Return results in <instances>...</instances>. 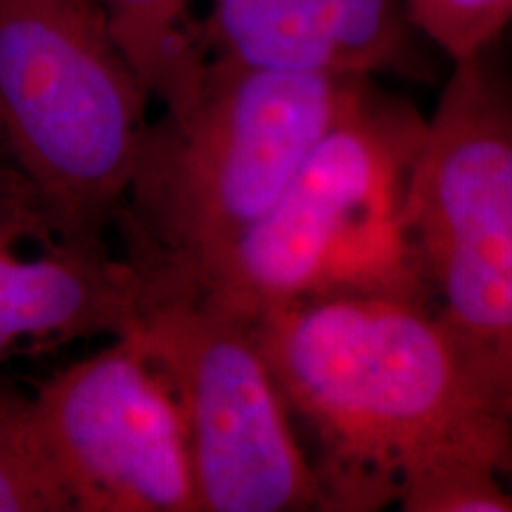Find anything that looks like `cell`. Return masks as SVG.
<instances>
[{
	"label": "cell",
	"mask_w": 512,
	"mask_h": 512,
	"mask_svg": "<svg viewBox=\"0 0 512 512\" xmlns=\"http://www.w3.org/2000/svg\"><path fill=\"white\" fill-rule=\"evenodd\" d=\"M396 503L406 512H512V489L496 465L441 458L408 472Z\"/></svg>",
	"instance_id": "7c38bea8"
},
{
	"label": "cell",
	"mask_w": 512,
	"mask_h": 512,
	"mask_svg": "<svg viewBox=\"0 0 512 512\" xmlns=\"http://www.w3.org/2000/svg\"><path fill=\"white\" fill-rule=\"evenodd\" d=\"M204 57L275 72L377 79L430 74L408 0H207L190 22Z\"/></svg>",
	"instance_id": "9c48e42d"
},
{
	"label": "cell",
	"mask_w": 512,
	"mask_h": 512,
	"mask_svg": "<svg viewBox=\"0 0 512 512\" xmlns=\"http://www.w3.org/2000/svg\"><path fill=\"white\" fill-rule=\"evenodd\" d=\"M254 335L316 444L323 510L389 508L408 472L441 458L505 470L510 415L420 299H313L259 318Z\"/></svg>",
	"instance_id": "6da1fadb"
},
{
	"label": "cell",
	"mask_w": 512,
	"mask_h": 512,
	"mask_svg": "<svg viewBox=\"0 0 512 512\" xmlns=\"http://www.w3.org/2000/svg\"><path fill=\"white\" fill-rule=\"evenodd\" d=\"M31 418L69 512H200L183 413L133 335L43 382Z\"/></svg>",
	"instance_id": "52a82bcc"
},
{
	"label": "cell",
	"mask_w": 512,
	"mask_h": 512,
	"mask_svg": "<svg viewBox=\"0 0 512 512\" xmlns=\"http://www.w3.org/2000/svg\"><path fill=\"white\" fill-rule=\"evenodd\" d=\"M425 124L411 102L368 81L271 209L178 297L249 323L344 294H396L427 304L403 230L406 185Z\"/></svg>",
	"instance_id": "3957f363"
},
{
	"label": "cell",
	"mask_w": 512,
	"mask_h": 512,
	"mask_svg": "<svg viewBox=\"0 0 512 512\" xmlns=\"http://www.w3.org/2000/svg\"><path fill=\"white\" fill-rule=\"evenodd\" d=\"M150 102L100 0H0V138L74 245L110 249Z\"/></svg>",
	"instance_id": "277c9868"
},
{
	"label": "cell",
	"mask_w": 512,
	"mask_h": 512,
	"mask_svg": "<svg viewBox=\"0 0 512 512\" xmlns=\"http://www.w3.org/2000/svg\"><path fill=\"white\" fill-rule=\"evenodd\" d=\"M0 152H5V155H8V150H5V145H3V138H0ZM10 157V155H8Z\"/></svg>",
	"instance_id": "9a60e30c"
},
{
	"label": "cell",
	"mask_w": 512,
	"mask_h": 512,
	"mask_svg": "<svg viewBox=\"0 0 512 512\" xmlns=\"http://www.w3.org/2000/svg\"><path fill=\"white\" fill-rule=\"evenodd\" d=\"M503 477H505V482H508V486H510V489H512V451H510V458H508V463H505Z\"/></svg>",
	"instance_id": "5bb4252c"
},
{
	"label": "cell",
	"mask_w": 512,
	"mask_h": 512,
	"mask_svg": "<svg viewBox=\"0 0 512 512\" xmlns=\"http://www.w3.org/2000/svg\"><path fill=\"white\" fill-rule=\"evenodd\" d=\"M368 81L204 57L147 124L114 233L150 294H181L271 209Z\"/></svg>",
	"instance_id": "7a4b0ae2"
},
{
	"label": "cell",
	"mask_w": 512,
	"mask_h": 512,
	"mask_svg": "<svg viewBox=\"0 0 512 512\" xmlns=\"http://www.w3.org/2000/svg\"><path fill=\"white\" fill-rule=\"evenodd\" d=\"M0 512H69L38 446L31 396L0 380Z\"/></svg>",
	"instance_id": "8fae6325"
},
{
	"label": "cell",
	"mask_w": 512,
	"mask_h": 512,
	"mask_svg": "<svg viewBox=\"0 0 512 512\" xmlns=\"http://www.w3.org/2000/svg\"><path fill=\"white\" fill-rule=\"evenodd\" d=\"M140 342L188 432L200 512L323 510L311 458L254 323L200 299L147 297Z\"/></svg>",
	"instance_id": "8992f818"
},
{
	"label": "cell",
	"mask_w": 512,
	"mask_h": 512,
	"mask_svg": "<svg viewBox=\"0 0 512 512\" xmlns=\"http://www.w3.org/2000/svg\"><path fill=\"white\" fill-rule=\"evenodd\" d=\"M501 43L451 64L408 176L403 230L427 304L512 420V69Z\"/></svg>",
	"instance_id": "5b68a950"
},
{
	"label": "cell",
	"mask_w": 512,
	"mask_h": 512,
	"mask_svg": "<svg viewBox=\"0 0 512 512\" xmlns=\"http://www.w3.org/2000/svg\"><path fill=\"white\" fill-rule=\"evenodd\" d=\"M408 10L427 46L448 64L496 46L512 29V0H408Z\"/></svg>",
	"instance_id": "4fadbf2b"
},
{
	"label": "cell",
	"mask_w": 512,
	"mask_h": 512,
	"mask_svg": "<svg viewBox=\"0 0 512 512\" xmlns=\"http://www.w3.org/2000/svg\"><path fill=\"white\" fill-rule=\"evenodd\" d=\"M114 41L152 100L171 98L195 62L190 8L195 0H100Z\"/></svg>",
	"instance_id": "30bf717a"
},
{
	"label": "cell",
	"mask_w": 512,
	"mask_h": 512,
	"mask_svg": "<svg viewBox=\"0 0 512 512\" xmlns=\"http://www.w3.org/2000/svg\"><path fill=\"white\" fill-rule=\"evenodd\" d=\"M145 304L136 266L64 238L34 183L0 152V363L128 335Z\"/></svg>",
	"instance_id": "ba28073f"
}]
</instances>
